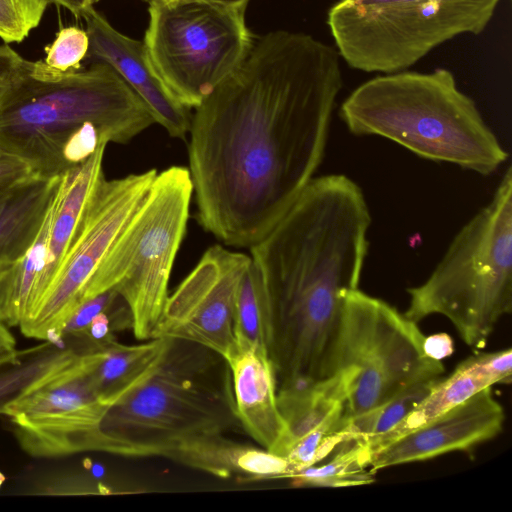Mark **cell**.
<instances>
[{
    "label": "cell",
    "instance_id": "6da1fadb",
    "mask_svg": "<svg viewBox=\"0 0 512 512\" xmlns=\"http://www.w3.org/2000/svg\"><path fill=\"white\" fill-rule=\"evenodd\" d=\"M343 79L336 49L287 30L257 39L196 107L189 172L202 228L251 247L322 163Z\"/></svg>",
    "mask_w": 512,
    "mask_h": 512
},
{
    "label": "cell",
    "instance_id": "7a4b0ae2",
    "mask_svg": "<svg viewBox=\"0 0 512 512\" xmlns=\"http://www.w3.org/2000/svg\"><path fill=\"white\" fill-rule=\"evenodd\" d=\"M370 224L361 187L343 174L323 175L250 247L270 301L277 390L333 374L344 296L358 288Z\"/></svg>",
    "mask_w": 512,
    "mask_h": 512
},
{
    "label": "cell",
    "instance_id": "3957f363",
    "mask_svg": "<svg viewBox=\"0 0 512 512\" xmlns=\"http://www.w3.org/2000/svg\"><path fill=\"white\" fill-rule=\"evenodd\" d=\"M155 123L132 88L107 64L59 72L24 59L0 98V149L54 178L101 144H124Z\"/></svg>",
    "mask_w": 512,
    "mask_h": 512
},
{
    "label": "cell",
    "instance_id": "277c9868",
    "mask_svg": "<svg viewBox=\"0 0 512 512\" xmlns=\"http://www.w3.org/2000/svg\"><path fill=\"white\" fill-rule=\"evenodd\" d=\"M239 425L226 359L169 337L148 377L105 412L95 451L173 460L187 446Z\"/></svg>",
    "mask_w": 512,
    "mask_h": 512
},
{
    "label": "cell",
    "instance_id": "5b68a950",
    "mask_svg": "<svg viewBox=\"0 0 512 512\" xmlns=\"http://www.w3.org/2000/svg\"><path fill=\"white\" fill-rule=\"evenodd\" d=\"M340 117L358 136H379L415 155L490 175L509 157L447 69L399 71L358 86L341 104Z\"/></svg>",
    "mask_w": 512,
    "mask_h": 512
},
{
    "label": "cell",
    "instance_id": "8992f818",
    "mask_svg": "<svg viewBox=\"0 0 512 512\" xmlns=\"http://www.w3.org/2000/svg\"><path fill=\"white\" fill-rule=\"evenodd\" d=\"M403 314L415 323L447 318L466 345L483 348L512 310V171L491 201L455 235L429 277L407 289Z\"/></svg>",
    "mask_w": 512,
    "mask_h": 512
},
{
    "label": "cell",
    "instance_id": "52a82bcc",
    "mask_svg": "<svg viewBox=\"0 0 512 512\" xmlns=\"http://www.w3.org/2000/svg\"><path fill=\"white\" fill-rule=\"evenodd\" d=\"M192 194L188 168L172 166L157 173L94 281L93 298L115 290L124 300L138 340L154 338L162 317Z\"/></svg>",
    "mask_w": 512,
    "mask_h": 512
},
{
    "label": "cell",
    "instance_id": "ba28073f",
    "mask_svg": "<svg viewBox=\"0 0 512 512\" xmlns=\"http://www.w3.org/2000/svg\"><path fill=\"white\" fill-rule=\"evenodd\" d=\"M500 0H338L327 24L346 63L364 72L403 71L460 34H480Z\"/></svg>",
    "mask_w": 512,
    "mask_h": 512
},
{
    "label": "cell",
    "instance_id": "9c48e42d",
    "mask_svg": "<svg viewBox=\"0 0 512 512\" xmlns=\"http://www.w3.org/2000/svg\"><path fill=\"white\" fill-rule=\"evenodd\" d=\"M254 38L245 8L202 0H151L148 56L175 98L196 108L242 63Z\"/></svg>",
    "mask_w": 512,
    "mask_h": 512
},
{
    "label": "cell",
    "instance_id": "30bf717a",
    "mask_svg": "<svg viewBox=\"0 0 512 512\" xmlns=\"http://www.w3.org/2000/svg\"><path fill=\"white\" fill-rule=\"evenodd\" d=\"M425 337L417 323L388 302L358 288L345 294L333 373L355 371L346 420L381 406L418 380L443 375L442 361L426 354Z\"/></svg>",
    "mask_w": 512,
    "mask_h": 512
},
{
    "label": "cell",
    "instance_id": "8fae6325",
    "mask_svg": "<svg viewBox=\"0 0 512 512\" xmlns=\"http://www.w3.org/2000/svg\"><path fill=\"white\" fill-rule=\"evenodd\" d=\"M157 173L150 169L100 180L48 291L34 313L19 326L25 336L63 344L65 323L80 305L93 298V284L102 264Z\"/></svg>",
    "mask_w": 512,
    "mask_h": 512
},
{
    "label": "cell",
    "instance_id": "7c38bea8",
    "mask_svg": "<svg viewBox=\"0 0 512 512\" xmlns=\"http://www.w3.org/2000/svg\"><path fill=\"white\" fill-rule=\"evenodd\" d=\"M109 406L93 390L77 357L11 403L5 412L19 445L35 457L95 451Z\"/></svg>",
    "mask_w": 512,
    "mask_h": 512
},
{
    "label": "cell",
    "instance_id": "4fadbf2b",
    "mask_svg": "<svg viewBox=\"0 0 512 512\" xmlns=\"http://www.w3.org/2000/svg\"><path fill=\"white\" fill-rule=\"evenodd\" d=\"M251 257L216 244L168 295L155 337L200 344L225 359L236 348L234 307L240 279Z\"/></svg>",
    "mask_w": 512,
    "mask_h": 512
},
{
    "label": "cell",
    "instance_id": "5bb4252c",
    "mask_svg": "<svg viewBox=\"0 0 512 512\" xmlns=\"http://www.w3.org/2000/svg\"><path fill=\"white\" fill-rule=\"evenodd\" d=\"M505 412L491 387L422 426L398 437L371 453L370 470L381 469L467 451L498 436Z\"/></svg>",
    "mask_w": 512,
    "mask_h": 512
},
{
    "label": "cell",
    "instance_id": "9a60e30c",
    "mask_svg": "<svg viewBox=\"0 0 512 512\" xmlns=\"http://www.w3.org/2000/svg\"><path fill=\"white\" fill-rule=\"evenodd\" d=\"M80 18L89 37L87 57L109 65L145 103L155 123L171 137L185 140L191 125L190 109L175 98L158 75L143 41L116 30L94 6Z\"/></svg>",
    "mask_w": 512,
    "mask_h": 512
},
{
    "label": "cell",
    "instance_id": "2e32d148",
    "mask_svg": "<svg viewBox=\"0 0 512 512\" xmlns=\"http://www.w3.org/2000/svg\"><path fill=\"white\" fill-rule=\"evenodd\" d=\"M240 425L263 449L272 453L285 433L277 401V379L267 352L239 347L226 359Z\"/></svg>",
    "mask_w": 512,
    "mask_h": 512
},
{
    "label": "cell",
    "instance_id": "e0dca14e",
    "mask_svg": "<svg viewBox=\"0 0 512 512\" xmlns=\"http://www.w3.org/2000/svg\"><path fill=\"white\" fill-rule=\"evenodd\" d=\"M511 376V348L470 356L460 362L448 377H442L419 405L393 429L380 436L362 440L367 443L372 453L481 390L498 383L509 384Z\"/></svg>",
    "mask_w": 512,
    "mask_h": 512
},
{
    "label": "cell",
    "instance_id": "ac0fdd59",
    "mask_svg": "<svg viewBox=\"0 0 512 512\" xmlns=\"http://www.w3.org/2000/svg\"><path fill=\"white\" fill-rule=\"evenodd\" d=\"M169 337L125 345L112 340L78 352L82 368L98 398L111 406L128 394L153 371Z\"/></svg>",
    "mask_w": 512,
    "mask_h": 512
},
{
    "label": "cell",
    "instance_id": "d6986e66",
    "mask_svg": "<svg viewBox=\"0 0 512 512\" xmlns=\"http://www.w3.org/2000/svg\"><path fill=\"white\" fill-rule=\"evenodd\" d=\"M354 376L353 369H341L306 386L277 390L285 433L274 454L284 457L304 435L329 421L345 417Z\"/></svg>",
    "mask_w": 512,
    "mask_h": 512
},
{
    "label": "cell",
    "instance_id": "ffe728a7",
    "mask_svg": "<svg viewBox=\"0 0 512 512\" xmlns=\"http://www.w3.org/2000/svg\"><path fill=\"white\" fill-rule=\"evenodd\" d=\"M59 179L31 174L0 191V267L20 259L32 246Z\"/></svg>",
    "mask_w": 512,
    "mask_h": 512
},
{
    "label": "cell",
    "instance_id": "44dd1931",
    "mask_svg": "<svg viewBox=\"0 0 512 512\" xmlns=\"http://www.w3.org/2000/svg\"><path fill=\"white\" fill-rule=\"evenodd\" d=\"M76 357L72 347L44 341L20 351L17 359L0 364V414L4 415L11 403Z\"/></svg>",
    "mask_w": 512,
    "mask_h": 512
},
{
    "label": "cell",
    "instance_id": "7402d4cb",
    "mask_svg": "<svg viewBox=\"0 0 512 512\" xmlns=\"http://www.w3.org/2000/svg\"><path fill=\"white\" fill-rule=\"evenodd\" d=\"M234 336L239 347H256L269 355L272 336L271 307L262 274L252 258L237 289Z\"/></svg>",
    "mask_w": 512,
    "mask_h": 512
},
{
    "label": "cell",
    "instance_id": "603a6c76",
    "mask_svg": "<svg viewBox=\"0 0 512 512\" xmlns=\"http://www.w3.org/2000/svg\"><path fill=\"white\" fill-rule=\"evenodd\" d=\"M326 463L290 475L297 486L348 487L375 481L370 470L371 451L361 439L346 440Z\"/></svg>",
    "mask_w": 512,
    "mask_h": 512
},
{
    "label": "cell",
    "instance_id": "cb8c5ba5",
    "mask_svg": "<svg viewBox=\"0 0 512 512\" xmlns=\"http://www.w3.org/2000/svg\"><path fill=\"white\" fill-rule=\"evenodd\" d=\"M441 378L418 380L381 406L346 420V440L370 439L390 431L419 405Z\"/></svg>",
    "mask_w": 512,
    "mask_h": 512
},
{
    "label": "cell",
    "instance_id": "d4e9b609",
    "mask_svg": "<svg viewBox=\"0 0 512 512\" xmlns=\"http://www.w3.org/2000/svg\"><path fill=\"white\" fill-rule=\"evenodd\" d=\"M346 418L329 421L296 441L284 456L287 473L284 478L316 465L346 441Z\"/></svg>",
    "mask_w": 512,
    "mask_h": 512
},
{
    "label": "cell",
    "instance_id": "484cf974",
    "mask_svg": "<svg viewBox=\"0 0 512 512\" xmlns=\"http://www.w3.org/2000/svg\"><path fill=\"white\" fill-rule=\"evenodd\" d=\"M49 0H0V38L21 42L36 28Z\"/></svg>",
    "mask_w": 512,
    "mask_h": 512
},
{
    "label": "cell",
    "instance_id": "4316f807",
    "mask_svg": "<svg viewBox=\"0 0 512 512\" xmlns=\"http://www.w3.org/2000/svg\"><path fill=\"white\" fill-rule=\"evenodd\" d=\"M88 50L89 37L86 30L77 26L63 27L46 48L43 62L59 72L79 69L81 61L87 57Z\"/></svg>",
    "mask_w": 512,
    "mask_h": 512
},
{
    "label": "cell",
    "instance_id": "83f0119b",
    "mask_svg": "<svg viewBox=\"0 0 512 512\" xmlns=\"http://www.w3.org/2000/svg\"><path fill=\"white\" fill-rule=\"evenodd\" d=\"M115 290L104 292L80 305L65 323L61 338L62 342L74 348L81 343L91 322L101 313L110 310L120 300Z\"/></svg>",
    "mask_w": 512,
    "mask_h": 512
},
{
    "label": "cell",
    "instance_id": "f1b7e54d",
    "mask_svg": "<svg viewBox=\"0 0 512 512\" xmlns=\"http://www.w3.org/2000/svg\"><path fill=\"white\" fill-rule=\"evenodd\" d=\"M31 174L27 164L0 149V191Z\"/></svg>",
    "mask_w": 512,
    "mask_h": 512
},
{
    "label": "cell",
    "instance_id": "f546056e",
    "mask_svg": "<svg viewBox=\"0 0 512 512\" xmlns=\"http://www.w3.org/2000/svg\"><path fill=\"white\" fill-rule=\"evenodd\" d=\"M24 58L8 45L0 46V98L16 76Z\"/></svg>",
    "mask_w": 512,
    "mask_h": 512
},
{
    "label": "cell",
    "instance_id": "4dcf8cb0",
    "mask_svg": "<svg viewBox=\"0 0 512 512\" xmlns=\"http://www.w3.org/2000/svg\"><path fill=\"white\" fill-rule=\"evenodd\" d=\"M424 348L429 357L442 361L453 352V342L445 333L434 334L425 337Z\"/></svg>",
    "mask_w": 512,
    "mask_h": 512
},
{
    "label": "cell",
    "instance_id": "1f68e13d",
    "mask_svg": "<svg viewBox=\"0 0 512 512\" xmlns=\"http://www.w3.org/2000/svg\"><path fill=\"white\" fill-rule=\"evenodd\" d=\"M19 352L9 326L0 320V364L17 359Z\"/></svg>",
    "mask_w": 512,
    "mask_h": 512
},
{
    "label": "cell",
    "instance_id": "d6a6232c",
    "mask_svg": "<svg viewBox=\"0 0 512 512\" xmlns=\"http://www.w3.org/2000/svg\"><path fill=\"white\" fill-rule=\"evenodd\" d=\"M49 2L66 8L75 17H81L82 13L92 6L91 0H49Z\"/></svg>",
    "mask_w": 512,
    "mask_h": 512
},
{
    "label": "cell",
    "instance_id": "836d02e7",
    "mask_svg": "<svg viewBox=\"0 0 512 512\" xmlns=\"http://www.w3.org/2000/svg\"><path fill=\"white\" fill-rule=\"evenodd\" d=\"M228 7L246 8L249 0H202Z\"/></svg>",
    "mask_w": 512,
    "mask_h": 512
},
{
    "label": "cell",
    "instance_id": "e575fe53",
    "mask_svg": "<svg viewBox=\"0 0 512 512\" xmlns=\"http://www.w3.org/2000/svg\"><path fill=\"white\" fill-rule=\"evenodd\" d=\"M4 480H5V477H4V475L0 472V486L3 484Z\"/></svg>",
    "mask_w": 512,
    "mask_h": 512
},
{
    "label": "cell",
    "instance_id": "d590c367",
    "mask_svg": "<svg viewBox=\"0 0 512 512\" xmlns=\"http://www.w3.org/2000/svg\"><path fill=\"white\" fill-rule=\"evenodd\" d=\"M100 0H91V4L92 6H94V4L98 3Z\"/></svg>",
    "mask_w": 512,
    "mask_h": 512
},
{
    "label": "cell",
    "instance_id": "8d00e7d4",
    "mask_svg": "<svg viewBox=\"0 0 512 512\" xmlns=\"http://www.w3.org/2000/svg\"><path fill=\"white\" fill-rule=\"evenodd\" d=\"M148 1H151V0H148Z\"/></svg>",
    "mask_w": 512,
    "mask_h": 512
}]
</instances>
